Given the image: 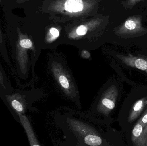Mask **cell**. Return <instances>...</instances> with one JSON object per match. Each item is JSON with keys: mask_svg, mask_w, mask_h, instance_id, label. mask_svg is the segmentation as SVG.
Returning <instances> with one entry per match:
<instances>
[{"mask_svg": "<svg viewBox=\"0 0 147 146\" xmlns=\"http://www.w3.org/2000/svg\"><path fill=\"white\" fill-rule=\"evenodd\" d=\"M18 39L16 42V59L18 64L20 66L22 70L24 69L26 63V51L32 46V41L29 39L24 37L19 28L17 29Z\"/></svg>", "mask_w": 147, "mask_h": 146, "instance_id": "6da1fadb", "label": "cell"}, {"mask_svg": "<svg viewBox=\"0 0 147 146\" xmlns=\"http://www.w3.org/2000/svg\"><path fill=\"white\" fill-rule=\"evenodd\" d=\"M6 99L11 108L18 115H24L26 105L24 99L20 94L16 93L12 95H7Z\"/></svg>", "mask_w": 147, "mask_h": 146, "instance_id": "7a4b0ae2", "label": "cell"}, {"mask_svg": "<svg viewBox=\"0 0 147 146\" xmlns=\"http://www.w3.org/2000/svg\"><path fill=\"white\" fill-rule=\"evenodd\" d=\"M21 123L25 129L31 146H40L34 134L31 123L27 117L24 115H18Z\"/></svg>", "mask_w": 147, "mask_h": 146, "instance_id": "3957f363", "label": "cell"}, {"mask_svg": "<svg viewBox=\"0 0 147 146\" xmlns=\"http://www.w3.org/2000/svg\"><path fill=\"white\" fill-rule=\"evenodd\" d=\"M84 3L81 0H68L65 4V9L70 13H76L82 11Z\"/></svg>", "mask_w": 147, "mask_h": 146, "instance_id": "277c9868", "label": "cell"}, {"mask_svg": "<svg viewBox=\"0 0 147 146\" xmlns=\"http://www.w3.org/2000/svg\"><path fill=\"white\" fill-rule=\"evenodd\" d=\"M85 143L88 145L97 146L102 144V141L100 137L97 135H89L84 139Z\"/></svg>", "mask_w": 147, "mask_h": 146, "instance_id": "5b68a950", "label": "cell"}, {"mask_svg": "<svg viewBox=\"0 0 147 146\" xmlns=\"http://www.w3.org/2000/svg\"><path fill=\"white\" fill-rule=\"evenodd\" d=\"M136 67L141 70H144L147 69V62L142 59H138L135 61Z\"/></svg>", "mask_w": 147, "mask_h": 146, "instance_id": "8992f818", "label": "cell"}, {"mask_svg": "<svg viewBox=\"0 0 147 146\" xmlns=\"http://www.w3.org/2000/svg\"><path fill=\"white\" fill-rule=\"evenodd\" d=\"M102 104L107 109L110 110H112L115 108V104L112 100L105 98L102 101Z\"/></svg>", "mask_w": 147, "mask_h": 146, "instance_id": "52a82bcc", "label": "cell"}, {"mask_svg": "<svg viewBox=\"0 0 147 146\" xmlns=\"http://www.w3.org/2000/svg\"><path fill=\"white\" fill-rule=\"evenodd\" d=\"M142 126L140 124H137L134 128L133 131V135L135 137H139L142 131Z\"/></svg>", "mask_w": 147, "mask_h": 146, "instance_id": "ba28073f", "label": "cell"}, {"mask_svg": "<svg viewBox=\"0 0 147 146\" xmlns=\"http://www.w3.org/2000/svg\"><path fill=\"white\" fill-rule=\"evenodd\" d=\"M59 82L62 85V87L65 89H67L69 88V81L67 78L63 75H61L59 77Z\"/></svg>", "mask_w": 147, "mask_h": 146, "instance_id": "9c48e42d", "label": "cell"}, {"mask_svg": "<svg viewBox=\"0 0 147 146\" xmlns=\"http://www.w3.org/2000/svg\"><path fill=\"white\" fill-rule=\"evenodd\" d=\"M87 31V28L85 26L83 25L80 26L77 29V33H78V35L80 36H82L86 34Z\"/></svg>", "mask_w": 147, "mask_h": 146, "instance_id": "30bf717a", "label": "cell"}, {"mask_svg": "<svg viewBox=\"0 0 147 146\" xmlns=\"http://www.w3.org/2000/svg\"><path fill=\"white\" fill-rule=\"evenodd\" d=\"M125 26L127 29L133 30L136 27V24L133 21L128 20L126 21Z\"/></svg>", "mask_w": 147, "mask_h": 146, "instance_id": "8fae6325", "label": "cell"}, {"mask_svg": "<svg viewBox=\"0 0 147 146\" xmlns=\"http://www.w3.org/2000/svg\"><path fill=\"white\" fill-rule=\"evenodd\" d=\"M142 104H143V103H142V101H141V100H140V101L137 102L135 105L134 106V110L135 111H138L140 110L142 107Z\"/></svg>", "mask_w": 147, "mask_h": 146, "instance_id": "7c38bea8", "label": "cell"}, {"mask_svg": "<svg viewBox=\"0 0 147 146\" xmlns=\"http://www.w3.org/2000/svg\"><path fill=\"white\" fill-rule=\"evenodd\" d=\"M50 33L51 34L54 36L55 37H57L59 35V32L58 30L56 28H54V27H52L51 28L50 30Z\"/></svg>", "mask_w": 147, "mask_h": 146, "instance_id": "4fadbf2b", "label": "cell"}, {"mask_svg": "<svg viewBox=\"0 0 147 146\" xmlns=\"http://www.w3.org/2000/svg\"><path fill=\"white\" fill-rule=\"evenodd\" d=\"M3 81H4V76L0 68V84H1L2 85H3Z\"/></svg>", "mask_w": 147, "mask_h": 146, "instance_id": "5bb4252c", "label": "cell"}, {"mask_svg": "<svg viewBox=\"0 0 147 146\" xmlns=\"http://www.w3.org/2000/svg\"><path fill=\"white\" fill-rule=\"evenodd\" d=\"M142 122L144 123H147V114L146 115L144 116L142 119Z\"/></svg>", "mask_w": 147, "mask_h": 146, "instance_id": "9a60e30c", "label": "cell"}, {"mask_svg": "<svg viewBox=\"0 0 147 146\" xmlns=\"http://www.w3.org/2000/svg\"><path fill=\"white\" fill-rule=\"evenodd\" d=\"M1 2V1H0ZM3 42L2 35L1 32V30H0V43L2 44Z\"/></svg>", "mask_w": 147, "mask_h": 146, "instance_id": "2e32d148", "label": "cell"}]
</instances>
